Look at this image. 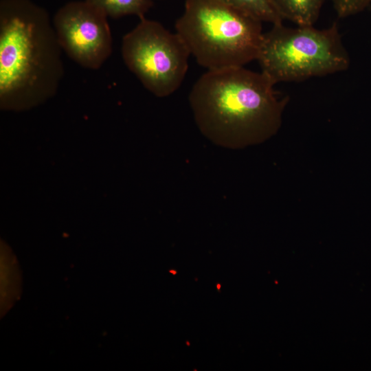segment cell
<instances>
[{
	"label": "cell",
	"mask_w": 371,
	"mask_h": 371,
	"mask_svg": "<svg viewBox=\"0 0 371 371\" xmlns=\"http://www.w3.org/2000/svg\"><path fill=\"white\" fill-rule=\"evenodd\" d=\"M263 73L244 67L207 70L193 85L189 102L201 133L217 146L258 144L280 129L286 104Z\"/></svg>",
	"instance_id": "obj_1"
},
{
	"label": "cell",
	"mask_w": 371,
	"mask_h": 371,
	"mask_svg": "<svg viewBox=\"0 0 371 371\" xmlns=\"http://www.w3.org/2000/svg\"><path fill=\"white\" fill-rule=\"evenodd\" d=\"M281 18L297 25L312 26L317 21L324 0H271Z\"/></svg>",
	"instance_id": "obj_7"
},
{
	"label": "cell",
	"mask_w": 371,
	"mask_h": 371,
	"mask_svg": "<svg viewBox=\"0 0 371 371\" xmlns=\"http://www.w3.org/2000/svg\"><path fill=\"white\" fill-rule=\"evenodd\" d=\"M257 60L274 84L335 74L350 65L336 23L322 30L273 25L263 33Z\"/></svg>",
	"instance_id": "obj_4"
},
{
	"label": "cell",
	"mask_w": 371,
	"mask_h": 371,
	"mask_svg": "<svg viewBox=\"0 0 371 371\" xmlns=\"http://www.w3.org/2000/svg\"><path fill=\"white\" fill-rule=\"evenodd\" d=\"M175 29L207 70L244 67L257 60L263 36L261 21L223 0H186Z\"/></svg>",
	"instance_id": "obj_3"
},
{
	"label": "cell",
	"mask_w": 371,
	"mask_h": 371,
	"mask_svg": "<svg viewBox=\"0 0 371 371\" xmlns=\"http://www.w3.org/2000/svg\"><path fill=\"white\" fill-rule=\"evenodd\" d=\"M190 55L177 33H171L159 22L145 17L122 38L125 65L157 97L168 96L181 86Z\"/></svg>",
	"instance_id": "obj_5"
},
{
	"label": "cell",
	"mask_w": 371,
	"mask_h": 371,
	"mask_svg": "<svg viewBox=\"0 0 371 371\" xmlns=\"http://www.w3.org/2000/svg\"><path fill=\"white\" fill-rule=\"evenodd\" d=\"M107 17L86 0L64 4L52 21L62 50L82 67L98 69L113 49Z\"/></svg>",
	"instance_id": "obj_6"
},
{
	"label": "cell",
	"mask_w": 371,
	"mask_h": 371,
	"mask_svg": "<svg viewBox=\"0 0 371 371\" xmlns=\"http://www.w3.org/2000/svg\"><path fill=\"white\" fill-rule=\"evenodd\" d=\"M47 10L32 0L0 1V101L23 109L53 96L64 75Z\"/></svg>",
	"instance_id": "obj_2"
},
{
	"label": "cell",
	"mask_w": 371,
	"mask_h": 371,
	"mask_svg": "<svg viewBox=\"0 0 371 371\" xmlns=\"http://www.w3.org/2000/svg\"><path fill=\"white\" fill-rule=\"evenodd\" d=\"M334 9L339 18L348 17L365 10L371 0H331Z\"/></svg>",
	"instance_id": "obj_10"
},
{
	"label": "cell",
	"mask_w": 371,
	"mask_h": 371,
	"mask_svg": "<svg viewBox=\"0 0 371 371\" xmlns=\"http://www.w3.org/2000/svg\"><path fill=\"white\" fill-rule=\"evenodd\" d=\"M233 7L251 15L261 22L273 25L282 23L271 0H223Z\"/></svg>",
	"instance_id": "obj_9"
},
{
	"label": "cell",
	"mask_w": 371,
	"mask_h": 371,
	"mask_svg": "<svg viewBox=\"0 0 371 371\" xmlns=\"http://www.w3.org/2000/svg\"><path fill=\"white\" fill-rule=\"evenodd\" d=\"M101 10L107 16L117 19L136 15L139 19L153 6L152 0H86Z\"/></svg>",
	"instance_id": "obj_8"
}]
</instances>
